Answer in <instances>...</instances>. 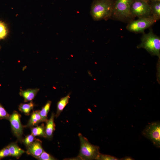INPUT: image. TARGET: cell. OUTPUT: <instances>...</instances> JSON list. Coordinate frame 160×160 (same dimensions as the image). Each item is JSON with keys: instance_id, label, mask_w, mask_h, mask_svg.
I'll return each mask as SVG.
<instances>
[{"instance_id": "obj_1", "label": "cell", "mask_w": 160, "mask_h": 160, "mask_svg": "<svg viewBox=\"0 0 160 160\" xmlns=\"http://www.w3.org/2000/svg\"><path fill=\"white\" fill-rule=\"evenodd\" d=\"M115 2L114 0H93L90 12L93 20H106L111 18Z\"/></svg>"}, {"instance_id": "obj_2", "label": "cell", "mask_w": 160, "mask_h": 160, "mask_svg": "<svg viewBox=\"0 0 160 160\" xmlns=\"http://www.w3.org/2000/svg\"><path fill=\"white\" fill-rule=\"evenodd\" d=\"M140 43L137 46L138 49H145L151 55L160 57V38L151 29L148 33H143Z\"/></svg>"}, {"instance_id": "obj_3", "label": "cell", "mask_w": 160, "mask_h": 160, "mask_svg": "<svg viewBox=\"0 0 160 160\" xmlns=\"http://www.w3.org/2000/svg\"><path fill=\"white\" fill-rule=\"evenodd\" d=\"M133 0H116L115 1L111 18L117 20H124L133 18L131 10Z\"/></svg>"}, {"instance_id": "obj_4", "label": "cell", "mask_w": 160, "mask_h": 160, "mask_svg": "<svg viewBox=\"0 0 160 160\" xmlns=\"http://www.w3.org/2000/svg\"><path fill=\"white\" fill-rule=\"evenodd\" d=\"M80 147L78 158L79 159H96L100 153L99 147L91 144L87 138L81 133H79Z\"/></svg>"}, {"instance_id": "obj_5", "label": "cell", "mask_w": 160, "mask_h": 160, "mask_svg": "<svg viewBox=\"0 0 160 160\" xmlns=\"http://www.w3.org/2000/svg\"><path fill=\"white\" fill-rule=\"evenodd\" d=\"M157 21L152 16L140 18L129 23L126 28L129 31L135 33H144V30L150 27Z\"/></svg>"}, {"instance_id": "obj_6", "label": "cell", "mask_w": 160, "mask_h": 160, "mask_svg": "<svg viewBox=\"0 0 160 160\" xmlns=\"http://www.w3.org/2000/svg\"><path fill=\"white\" fill-rule=\"evenodd\" d=\"M144 137L150 140L156 147H160V122H153L147 125L143 131Z\"/></svg>"}, {"instance_id": "obj_7", "label": "cell", "mask_w": 160, "mask_h": 160, "mask_svg": "<svg viewBox=\"0 0 160 160\" xmlns=\"http://www.w3.org/2000/svg\"><path fill=\"white\" fill-rule=\"evenodd\" d=\"M131 10L134 17L143 18L150 16L151 14L150 4L148 2L142 0H133Z\"/></svg>"}, {"instance_id": "obj_8", "label": "cell", "mask_w": 160, "mask_h": 160, "mask_svg": "<svg viewBox=\"0 0 160 160\" xmlns=\"http://www.w3.org/2000/svg\"><path fill=\"white\" fill-rule=\"evenodd\" d=\"M20 114L16 111L10 115L9 120L14 135L20 142L22 141L23 134V127L20 121Z\"/></svg>"}, {"instance_id": "obj_9", "label": "cell", "mask_w": 160, "mask_h": 160, "mask_svg": "<svg viewBox=\"0 0 160 160\" xmlns=\"http://www.w3.org/2000/svg\"><path fill=\"white\" fill-rule=\"evenodd\" d=\"M27 148V153L36 159L44 151L42 146V142L39 139H36Z\"/></svg>"}, {"instance_id": "obj_10", "label": "cell", "mask_w": 160, "mask_h": 160, "mask_svg": "<svg viewBox=\"0 0 160 160\" xmlns=\"http://www.w3.org/2000/svg\"><path fill=\"white\" fill-rule=\"evenodd\" d=\"M55 114L52 113L50 119L45 122L46 124L45 126V134L46 138L49 140L52 139L53 134L55 130V125L54 122Z\"/></svg>"}, {"instance_id": "obj_11", "label": "cell", "mask_w": 160, "mask_h": 160, "mask_svg": "<svg viewBox=\"0 0 160 160\" xmlns=\"http://www.w3.org/2000/svg\"><path fill=\"white\" fill-rule=\"evenodd\" d=\"M39 90V88L28 89L26 90H20L19 94L24 99V102H26L32 101L35 98Z\"/></svg>"}, {"instance_id": "obj_12", "label": "cell", "mask_w": 160, "mask_h": 160, "mask_svg": "<svg viewBox=\"0 0 160 160\" xmlns=\"http://www.w3.org/2000/svg\"><path fill=\"white\" fill-rule=\"evenodd\" d=\"M43 122L39 113V110L33 111L27 124L24 126L25 127H32L37 126L39 123Z\"/></svg>"}, {"instance_id": "obj_13", "label": "cell", "mask_w": 160, "mask_h": 160, "mask_svg": "<svg viewBox=\"0 0 160 160\" xmlns=\"http://www.w3.org/2000/svg\"><path fill=\"white\" fill-rule=\"evenodd\" d=\"M9 150L10 156L18 159L25 151L20 148L17 143L12 142L7 145Z\"/></svg>"}, {"instance_id": "obj_14", "label": "cell", "mask_w": 160, "mask_h": 160, "mask_svg": "<svg viewBox=\"0 0 160 160\" xmlns=\"http://www.w3.org/2000/svg\"><path fill=\"white\" fill-rule=\"evenodd\" d=\"M70 98V94H68L65 97L61 98L58 102L57 105V111L55 117L57 118L60 115L65 107L68 103Z\"/></svg>"}, {"instance_id": "obj_15", "label": "cell", "mask_w": 160, "mask_h": 160, "mask_svg": "<svg viewBox=\"0 0 160 160\" xmlns=\"http://www.w3.org/2000/svg\"><path fill=\"white\" fill-rule=\"evenodd\" d=\"M151 14L156 20L160 18V1L151 2L150 4Z\"/></svg>"}, {"instance_id": "obj_16", "label": "cell", "mask_w": 160, "mask_h": 160, "mask_svg": "<svg viewBox=\"0 0 160 160\" xmlns=\"http://www.w3.org/2000/svg\"><path fill=\"white\" fill-rule=\"evenodd\" d=\"M31 134L34 136H39L46 138L45 134V126L44 124L40 126L31 127Z\"/></svg>"}, {"instance_id": "obj_17", "label": "cell", "mask_w": 160, "mask_h": 160, "mask_svg": "<svg viewBox=\"0 0 160 160\" xmlns=\"http://www.w3.org/2000/svg\"><path fill=\"white\" fill-rule=\"evenodd\" d=\"M34 106V104L33 101L27 103H22L18 107L19 110L26 115H29L31 111L33 110Z\"/></svg>"}, {"instance_id": "obj_18", "label": "cell", "mask_w": 160, "mask_h": 160, "mask_svg": "<svg viewBox=\"0 0 160 160\" xmlns=\"http://www.w3.org/2000/svg\"><path fill=\"white\" fill-rule=\"evenodd\" d=\"M51 101H48L42 108L41 110H39V113L43 122H46L47 119V115L49 111L51 104Z\"/></svg>"}, {"instance_id": "obj_19", "label": "cell", "mask_w": 160, "mask_h": 160, "mask_svg": "<svg viewBox=\"0 0 160 160\" xmlns=\"http://www.w3.org/2000/svg\"><path fill=\"white\" fill-rule=\"evenodd\" d=\"M8 33V29L6 24L0 20V40L5 39Z\"/></svg>"}, {"instance_id": "obj_20", "label": "cell", "mask_w": 160, "mask_h": 160, "mask_svg": "<svg viewBox=\"0 0 160 160\" xmlns=\"http://www.w3.org/2000/svg\"><path fill=\"white\" fill-rule=\"evenodd\" d=\"M36 139L35 136L32 134L26 136L22 141L26 147L31 145Z\"/></svg>"}, {"instance_id": "obj_21", "label": "cell", "mask_w": 160, "mask_h": 160, "mask_svg": "<svg viewBox=\"0 0 160 160\" xmlns=\"http://www.w3.org/2000/svg\"><path fill=\"white\" fill-rule=\"evenodd\" d=\"M10 115L0 103V119L9 120Z\"/></svg>"}, {"instance_id": "obj_22", "label": "cell", "mask_w": 160, "mask_h": 160, "mask_svg": "<svg viewBox=\"0 0 160 160\" xmlns=\"http://www.w3.org/2000/svg\"><path fill=\"white\" fill-rule=\"evenodd\" d=\"M36 159L39 160H55L56 159L44 151Z\"/></svg>"}, {"instance_id": "obj_23", "label": "cell", "mask_w": 160, "mask_h": 160, "mask_svg": "<svg viewBox=\"0 0 160 160\" xmlns=\"http://www.w3.org/2000/svg\"><path fill=\"white\" fill-rule=\"evenodd\" d=\"M96 160H120L114 156L109 155L103 154L100 153L97 157Z\"/></svg>"}, {"instance_id": "obj_24", "label": "cell", "mask_w": 160, "mask_h": 160, "mask_svg": "<svg viewBox=\"0 0 160 160\" xmlns=\"http://www.w3.org/2000/svg\"><path fill=\"white\" fill-rule=\"evenodd\" d=\"M8 156H10L9 149L7 146L0 150V160Z\"/></svg>"}, {"instance_id": "obj_25", "label": "cell", "mask_w": 160, "mask_h": 160, "mask_svg": "<svg viewBox=\"0 0 160 160\" xmlns=\"http://www.w3.org/2000/svg\"><path fill=\"white\" fill-rule=\"evenodd\" d=\"M121 159V160H133V159L131 158V157H129V156H127L124 157V158H123V159Z\"/></svg>"}, {"instance_id": "obj_26", "label": "cell", "mask_w": 160, "mask_h": 160, "mask_svg": "<svg viewBox=\"0 0 160 160\" xmlns=\"http://www.w3.org/2000/svg\"><path fill=\"white\" fill-rule=\"evenodd\" d=\"M149 1H151V2L160 1V0H149Z\"/></svg>"}, {"instance_id": "obj_27", "label": "cell", "mask_w": 160, "mask_h": 160, "mask_svg": "<svg viewBox=\"0 0 160 160\" xmlns=\"http://www.w3.org/2000/svg\"><path fill=\"white\" fill-rule=\"evenodd\" d=\"M143 0L146 1H147V2H148L149 1V0Z\"/></svg>"}]
</instances>
